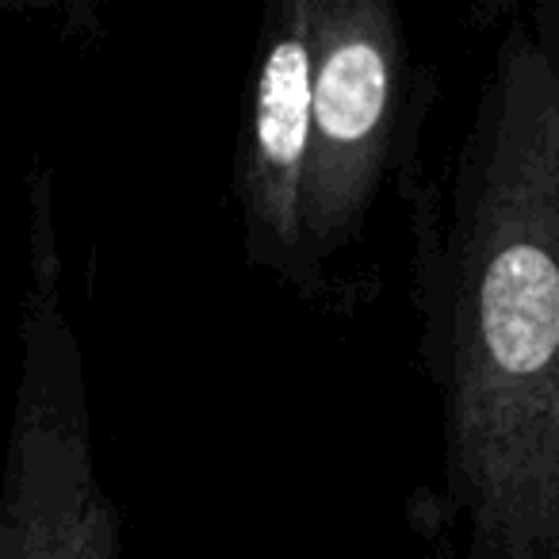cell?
I'll return each instance as SVG.
<instances>
[{"mask_svg": "<svg viewBox=\"0 0 559 559\" xmlns=\"http://www.w3.org/2000/svg\"><path fill=\"white\" fill-rule=\"evenodd\" d=\"M533 35L540 39L544 55L551 66V81H556V100H559V0H548L540 9H533Z\"/></svg>", "mask_w": 559, "mask_h": 559, "instance_id": "cell-5", "label": "cell"}, {"mask_svg": "<svg viewBox=\"0 0 559 559\" xmlns=\"http://www.w3.org/2000/svg\"><path fill=\"white\" fill-rule=\"evenodd\" d=\"M406 211L444 521L559 559V100L533 24L498 43L449 192L406 177Z\"/></svg>", "mask_w": 559, "mask_h": 559, "instance_id": "cell-1", "label": "cell"}, {"mask_svg": "<svg viewBox=\"0 0 559 559\" xmlns=\"http://www.w3.org/2000/svg\"><path fill=\"white\" fill-rule=\"evenodd\" d=\"M311 20L314 0H272L264 12L230 162L246 264L299 296H319L322 284L304 218L311 165Z\"/></svg>", "mask_w": 559, "mask_h": 559, "instance_id": "cell-3", "label": "cell"}, {"mask_svg": "<svg viewBox=\"0 0 559 559\" xmlns=\"http://www.w3.org/2000/svg\"><path fill=\"white\" fill-rule=\"evenodd\" d=\"M311 165L304 218L314 264L357 246L391 165L411 150L414 58L391 0H314Z\"/></svg>", "mask_w": 559, "mask_h": 559, "instance_id": "cell-2", "label": "cell"}, {"mask_svg": "<svg viewBox=\"0 0 559 559\" xmlns=\"http://www.w3.org/2000/svg\"><path fill=\"white\" fill-rule=\"evenodd\" d=\"M456 559H502V556H495V551H483V548H475V544H464L460 548V556Z\"/></svg>", "mask_w": 559, "mask_h": 559, "instance_id": "cell-6", "label": "cell"}, {"mask_svg": "<svg viewBox=\"0 0 559 559\" xmlns=\"http://www.w3.org/2000/svg\"><path fill=\"white\" fill-rule=\"evenodd\" d=\"M62 383V403L39 421L32 444L24 559H116V521L88 467L85 418Z\"/></svg>", "mask_w": 559, "mask_h": 559, "instance_id": "cell-4", "label": "cell"}]
</instances>
